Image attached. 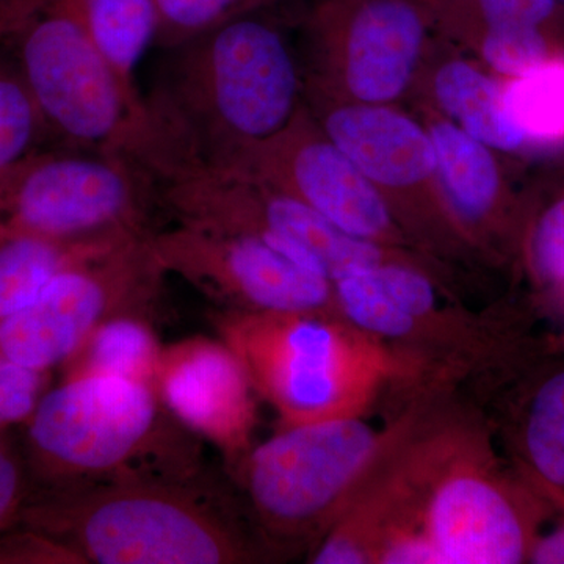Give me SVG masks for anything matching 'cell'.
Listing matches in <instances>:
<instances>
[{
    "instance_id": "obj_16",
    "label": "cell",
    "mask_w": 564,
    "mask_h": 564,
    "mask_svg": "<svg viewBox=\"0 0 564 564\" xmlns=\"http://www.w3.org/2000/svg\"><path fill=\"white\" fill-rule=\"evenodd\" d=\"M454 430L434 429L423 419L370 475L347 510L310 552L307 562L375 564L389 534L400 527L419 525L423 494Z\"/></svg>"
},
{
    "instance_id": "obj_31",
    "label": "cell",
    "mask_w": 564,
    "mask_h": 564,
    "mask_svg": "<svg viewBox=\"0 0 564 564\" xmlns=\"http://www.w3.org/2000/svg\"><path fill=\"white\" fill-rule=\"evenodd\" d=\"M375 564H444V558L421 527L404 525L389 534Z\"/></svg>"
},
{
    "instance_id": "obj_35",
    "label": "cell",
    "mask_w": 564,
    "mask_h": 564,
    "mask_svg": "<svg viewBox=\"0 0 564 564\" xmlns=\"http://www.w3.org/2000/svg\"><path fill=\"white\" fill-rule=\"evenodd\" d=\"M562 2L564 3V0H562Z\"/></svg>"
},
{
    "instance_id": "obj_32",
    "label": "cell",
    "mask_w": 564,
    "mask_h": 564,
    "mask_svg": "<svg viewBox=\"0 0 564 564\" xmlns=\"http://www.w3.org/2000/svg\"><path fill=\"white\" fill-rule=\"evenodd\" d=\"M24 474L9 444L0 436V532L20 521L28 503Z\"/></svg>"
},
{
    "instance_id": "obj_2",
    "label": "cell",
    "mask_w": 564,
    "mask_h": 564,
    "mask_svg": "<svg viewBox=\"0 0 564 564\" xmlns=\"http://www.w3.org/2000/svg\"><path fill=\"white\" fill-rule=\"evenodd\" d=\"M20 521L82 564H236L263 555L236 497L210 470L187 480L41 489Z\"/></svg>"
},
{
    "instance_id": "obj_14",
    "label": "cell",
    "mask_w": 564,
    "mask_h": 564,
    "mask_svg": "<svg viewBox=\"0 0 564 564\" xmlns=\"http://www.w3.org/2000/svg\"><path fill=\"white\" fill-rule=\"evenodd\" d=\"M220 170L248 174L288 193L356 239L415 250L372 182L326 135L306 104L284 131Z\"/></svg>"
},
{
    "instance_id": "obj_30",
    "label": "cell",
    "mask_w": 564,
    "mask_h": 564,
    "mask_svg": "<svg viewBox=\"0 0 564 564\" xmlns=\"http://www.w3.org/2000/svg\"><path fill=\"white\" fill-rule=\"evenodd\" d=\"M0 563L82 564L68 547L25 525L22 532H0Z\"/></svg>"
},
{
    "instance_id": "obj_9",
    "label": "cell",
    "mask_w": 564,
    "mask_h": 564,
    "mask_svg": "<svg viewBox=\"0 0 564 564\" xmlns=\"http://www.w3.org/2000/svg\"><path fill=\"white\" fill-rule=\"evenodd\" d=\"M323 131L372 182L411 245L440 259L478 252L445 196L432 137L400 106H362L304 96Z\"/></svg>"
},
{
    "instance_id": "obj_27",
    "label": "cell",
    "mask_w": 564,
    "mask_h": 564,
    "mask_svg": "<svg viewBox=\"0 0 564 564\" xmlns=\"http://www.w3.org/2000/svg\"><path fill=\"white\" fill-rule=\"evenodd\" d=\"M46 121L17 58L0 61V170L35 151Z\"/></svg>"
},
{
    "instance_id": "obj_26",
    "label": "cell",
    "mask_w": 564,
    "mask_h": 564,
    "mask_svg": "<svg viewBox=\"0 0 564 564\" xmlns=\"http://www.w3.org/2000/svg\"><path fill=\"white\" fill-rule=\"evenodd\" d=\"M278 0H155L158 39L165 50H177L228 22L262 13Z\"/></svg>"
},
{
    "instance_id": "obj_33",
    "label": "cell",
    "mask_w": 564,
    "mask_h": 564,
    "mask_svg": "<svg viewBox=\"0 0 564 564\" xmlns=\"http://www.w3.org/2000/svg\"><path fill=\"white\" fill-rule=\"evenodd\" d=\"M560 518L551 529L541 527L530 549L529 563L564 564V511L556 510Z\"/></svg>"
},
{
    "instance_id": "obj_8",
    "label": "cell",
    "mask_w": 564,
    "mask_h": 564,
    "mask_svg": "<svg viewBox=\"0 0 564 564\" xmlns=\"http://www.w3.org/2000/svg\"><path fill=\"white\" fill-rule=\"evenodd\" d=\"M154 181L109 152L33 151L0 170V240L147 232Z\"/></svg>"
},
{
    "instance_id": "obj_25",
    "label": "cell",
    "mask_w": 564,
    "mask_h": 564,
    "mask_svg": "<svg viewBox=\"0 0 564 564\" xmlns=\"http://www.w3.org/2000/svg\"><path fill=\"white\" fill-rule=\"evenodd\" d=\"M459 50L469 51L502 79H513L564 57V40L534 29H489L470 36Z\"/></svg>"
},
{
    "instance_id": "obj_12",
    "label": "cell",
    "mask_w": 564,
    "mask_h": 564,
    "mask_svg": "<svg viewBox=\"0 0 564 564\" xmlns=\"http://www.w3.org/2000/svg\"><path fill=\"white\" fill-rule=\"evenodd\" d=\"M151 231L70 267L24 310L0 321V359L50 372L63 366L102 323L120 315L151 317L165 272Z\"/></svg>"
},
{
    "instance_id": "obj_20",
    "label": "cell",
    "mask_w": 564,
    "mask_h": 564,
    "mask_svg": "<svg viewBox=\"0 0 564 564\" xmlns=\"http://www.w3.org/2000/svg\"><path fill=\"white\" fill-rule=\"evenodd\" d=\"M77 6L96 50L120 85L144 133L147 99L137 84V73L158 39L155 0H77Z\"/></svg>"
},
{
    "instance_id": "obj_10",
    "label": "cell",
    "mask_w": 564,
    "mask_h": 564,
    "mask_svg": "<svg viewBox=\"0 0 564 564\" xmlns=\"http://www.w3.org/2000/svg\"><path fill=\"white\" fill-rule=\"evenodd\" d=\"M150 243L163 272L177 274L223 311L339 314L325 267L292 240L176 221L151 231Z\"/></svg>"
},
{
    "instance_id": "obj_23",
    "label": "cell",
    "mask_w": 564,
    "mask_h": 564,
    "mask_svg": "<svg viewBox=\"0 0 564 564\" xmlns=\"http://www.w3.org/2000/svg\"><path fill=\"white\" fill-rule=\"evenodd\" d=\"M434 31L463 46L489 29H534L564 40L562 0H425Z\"/></svg>"
},
{
    "instance_id": "obj_13",
    "label": "cell",
    "mask_w": 564,
    "mask_h": 564,
    "mask_svg": "<svg viewBox=\"0 0 564 564\" xmlns=\"http://www.w3.org/2000/svg\"><path fill=\"white\" fill-rule=\"evenodd\" d=\"M154 182L159 202L174 220L292 240L313 252L332 281L377 263L430 259L408 248L348 236L288 193L232 170H174Z\"/></svg>"
},
{
    "instance_id": "obj_18",
    "label": "cell",
    "mask_w": 564,
    "mask_h": 564,
    "mask_svg": "<svg viewBox=\"0 0 564 564\" xmlns=\"http://www.w3.org/2000/svg\"><path fill=\"white\" fill-rule=\"evenodd\" d=\"M411 98L499 154L530 152L508 113L505 79L440 35L434 36Z\"/></svg>"
},
{
    "instance_id": "obj_29",
    "label": "cell",
    "mask_w": 564,
    "mask_h": 564,
    "mask_svg": "<svg viewBox=\"0 0 564 564\" xmlns=\"http://www.w3.org/2000/svg\"><path fill=\"white\" fill-rule=\"evenodd\" d=\"M47 375L0 359V429L31 419L43 397Z\"/></svg>"
},
{
    "instance_id": "obj_21",
    "label": "cell",
    "mask_w": 564,
    "mask_h": 564,
    "mask_svg": "<svg viewBox=\"0 0 564 564\" xmlns=\"http://www.w3.org/2000/svg\"><path fill=\"white\" fill-rule=\"evenodd\" d=\"M139 234L144 232L82 239L22 236L0 240V321L29 306L65 270Z\"/></svg>"
},
{
    "instance_id": "obj_7",
    "label": "cell",
    "mask_w": 564,
    "mask_h": 564,
    "mask_svg": "<svg viewBox=\"0 0 564 564\" xmlns=\"http://www.w3.org/2000/svg\"><path fill=\"white\" fill-rule=\"evenodd\" d=\"M303 35L304 96L400 106L437 33L425 0H313Z\"/></svg>"
},
{
    "instance_id": "obj_4",
    "label": "cell",
    "mask_w": 564,
    "mask_h": 564,
    "mask_svg": "<svg viewBox=\"0 0 564 564\" xmlns=\"http://www.w3.org/2000/svg\"><path fill=\"white\" fill-rule=\"evenodd\" d=\"M252 388L280 426L362 417L386 386L413 380L426 361L356 328L336 313L212 314Z\"/></svg>"
},
{
    "instance_id": "obj_5",
    "label": "cell",
    "mask_w": 564,
    "mask_h": 564,
    "mask_svg": "<svg viewBox=\"0 0 564 564\" xmlns=\"http://www.w3.org/2000/svg\"><path fill=\"white\" fill-rule=\"evenodd\" d=\"M406 411L386 429L362 417L280 426L252 445L231 475L242 488L262 543L278 551H313L352 497L404 437L421 425Z\"/></svg>"
},
{
    "instance_id": "obj_19",
    "label": "cell",
    "mask_w": 564,
    "mask_h": 564,
    "mask_svg": "<svg viewBox=\"0 0 564 564\" xmlns=\"http://www.w3.org/2000/svg\"><path fill=\"white\" fill-rule=\"evenodd\" d=\"M516 440L518 473L555 510L564 511V361L533 378Z\"/></svg>"
},
{
    "instance_id": "obj_28",
    "label": "cell",
    "mask_w": 564,
    "mask_h": 564,
    "mask_svg": "<svg viewBox=\"0 0 564 564\" xmlns=\"http://www.w3.org/2000/svg\"><path fill=\"white\" fill-rule=\"evenodd\" d=\"M522 248L538 288L564 299V195L530 220Z\"/></svg>"
},
{
    "instance_id": "obj_6",
    "label": "cell",
    "mask_w": 564,
    "mask_h": 564,
    "mask_svg": "<svg viewBox=\"0 0 564 564\" xmlns=\"http://www.w3.org/2000/svg\"><path fill=\"white\" fill-rule=\"evenodd\" d=\"M11 41L47 132L70 150L132 159L143 128L96 50L77 0H10Z\"/></svg>"
},
{
    "instance_id": "obj_11",
    "label": "cell",
    "mask_w": 564,
    "mask_h": 564,
    "mask_svg": "<svg viewBox=\"0 0 564 564\" xmlns=\"http://www.w3.org/2000/svg\"><path fill=\"white\" fill-rule=\"evenodd\" d=\"M554 511L521 474H505L488 445L455 426L423 494L419 525L444 564H519L529 563Z\"/></svg>"
},
{
    "instance_id": "obj_34",
    "label": "cell",
    "mask_w": 564,
    "mask_h": 564,
    "mask_svg": "<svg viewBox=\"0 0 564 564\" xmlns=\"http://www.w3.org/2000/svg\"><path fill=\"white\" fill-rule=\"evenodd\" d=\"M7 9H9V0H0V39H2L3 22H6Z\"/></svg>"
},
{
    "instance_id": "obj_1",
    "label": "cell",
    "mask_w": 564,
    "mask_h": 564,
    "mask_svg": "<svg viewBox=\"0 0 564 564\" xmlns=\"http://www.w3.org/2000/svg\"><path fill=\"white\" fill-rule=\"evenodd\" d=\"M174 52L161 87L147 99L135 154L152 180L174 170L226 169L284 131L304 106L302 63L280 25L261 13Z\"/></svg>"
},
{
    "instance_id": "obj_15",
    "label": "cell",
    "mask_w": 564,
    "mask_h": 564,
    "mask_svg": "<svg viewBox=\"0 0 564 564\" xmlns=\"http://www.w3.org/2000/svg\"><path fill=\"white\" fill-rule=\"evenodd\" d=\"M152 383L177 421L220 452L229 475L236 473L252 448L258 393L232 348L204 336L163 347Z\"/></svg>"
},
{
    "instance_id": "obj_22",
    "label": "cell",
    "mask_w": 564,
    "mask_h": 564,
    "mask_svg": "<svg viewBox=\"0 0 564 564\" xmlns=\"http://www.w3.org/2000/svg\"><path fill=\"white\" fill-rule=\"evenodd\" d=\"M163 347L147 315H120L102 323L63 364V378L118 377L154 381Z\"/></svg>"
},
{
    "instance_id": "obj_24",
    "label": "cell",
    "mask_w": 564,
    "mask_h": 564,
    "mask_svg": "<svg viewBox=\"0 0 564 564\" xmlns=\"http://www.w3.org/2000/svg\"><path fill=\"white\" fill-rule=\"evenodd\" d=\"M505 102L530 152L564 148V57L505 79Z\"/></svg>"
},
{
    "instance_id": "obj_3",
    "label": "cell",
    "mask_w": 564,
    "mask_h": 564,
    "mask_svg": "<svg viewBox=\"0 0 564 564\" xmlns=\"http://www.w3.org/2000/svg\"><path fill=\"white\" fill-rule=\"evenodd\" d=\"M28 423L41 489L187 480L209 470L202 437L147 381L63 378L43 393Z\"/></svg>"
},
{
    "instance_id": "obj_17",
    "label": "cell",
    "mask_w": 564,
    "mask_h": 564,
    "mask_svg": "<svg viewBox=\"0 0 564 564\" xmlns=\"http://www.w3.org/2000/svg\"><path fill=\"white\" fill-rule=\"evenodd\" d=\"M432 137L445 196L478 254L507 258L524 245L530 220L505 176L499 152L436 111L415 106Z\"/></svg>"
}]
</instances>
